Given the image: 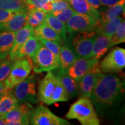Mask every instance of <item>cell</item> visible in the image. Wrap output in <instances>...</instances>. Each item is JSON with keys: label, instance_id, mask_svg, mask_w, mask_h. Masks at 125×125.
Segmentation results:
<instances>
[{"label": "cell", "instance_id": "cell-28", "mask_svg": "<svg viewBox=\"0 0 125 125\" xmlns=\"http://www.w3.org/2000/svg\"><path fill=\"white\" fill-rule=\"evenodd\" d=\"M111 48L114 46L124 43L125 42V21L122 20L117 28L116 30L109 38Z\"/></svg>", "mask_w": 125, "mask_h": 125}, {"label": "cell", "instance_id": "cell-22", "mask_svg": "<svg viewBox=\"0 0 125 125\" xmlns=\"http://www.w3.org/2000/svg\"><path fill=\"white\" fill-rule=\"evenodd\" d=\"M33 34L36 37H40L45 40L54 41L61 44L63 42L59 34L44 23L34 28Z\"/></svg>", "mask_w": 125, "mask_h": 125}, {"label": "cell", "instance_id": "cell-41", "mask_svg": "<svg viewBox=\"0 0 125 125\" xmlns=\"http://www.w3.org/2000/svg\"><path fill=\"white\" fill-rule=\"evenodd\" d=\"M15 1H19V2H21L26 3V1H27V0H15Z\"/></svg>", "mask_w": 125, "mask_h": 125}, {"label": "cell", "instance_id": "cell-18", "mask_svg": "<svg viewBox=\"0 0 125 125\" xmlns=\"http://www.w3.org/2000/svg\"><path fill=\"white\" fill-rule=\"evenodd\" d=\"M59 59L60 67L59 71L62 73H68L69 68L77 57L70 47L68 45H65L61 46Z\"/></svg>", "mask_w": 125, "mask_h": 125}, {"label": "cell", "instance_id": "cell-15", "mask_svg": "<svg viewBox=\"0 0 125 125\" xmlns=\"http://www.w3.org/2000/svg\"><path fill=\"white\" fill-rule=\"evenodd\" d=\"M34 28L29 24L26 25L24 27L15 32V39L13 45L9 54V58L11 60H15L19 50L22 46L29 36L33 33Z\"/></svg>", "mask_w": 125, "mask_h": 125}, {"label": "cell", "instance_id": "cell-14", "mask_svg": "<svg viewBox=\"0 0 125 125\" xmlns=\"http://www.w3.org/2000/svg\"><path fill=\"white\" fill-rule=\"evenodd\" d=\"M27 9L18 11L11 18L0 23V31L16 32L27 25Z\"/></svg>", "mask_w": 125, "mask_h": 125}, {"label": "cell", "instance_id": "cell-27", "mask_svg": "<svg viewBox=\"0 0 125 125\" xmlns=\"http://www.w3.org/2000/svg\"><path fill=\"white\" fill-rule=\"evenodd\" d=\"M46 12L41 9L31 8L27 10V24L35 28L44 23Z\"/></svg>", "mask_w": 125, "mask_h": 125}, {"label": "cell", "instance_id": "cell-1", "mask_svg": "<svg viewBox=\"0 0 125 125\" xmlns=\"http://www.w3.org/2000/svg\"><path fill=\"white\" fill-rule=\"evenodd\" d=\"M125 81L115 74L101 73L90 99L98 116L110 119L118 111L125 97Z\"/></svg>", "mask_w": 125, "mask_h": 125}, {"label": "cell", "instance_id": "cell-29", "mask_svg": "<svg viewBox=\"0 0 125 125\" xmlns=\"http://www.w3.org/2000/svg\"><path fill=\"white\" fill-rule=\"evenodd\" d=\"M0 9L18 12L27 8L26 3L15 0H0Z\"/></svg>", "mask_w": 125, "mask_h": 125}, {"label": "cell", "instance_id": "cell-31", "mask_svg": "<svg viewBox=\"0 0 125 125\" xmlns=\"http://www.w3.org/2000/svg\"><path fill=\"white\" fill-rule=\"evenodd\" d=\"M36 37L38 39L39 41L41 42V43H42L43 46L46 47L48 49H49L54 55L59 57V53H60L61 48V43L58 42L54 41L45 40V39L41 38L40 37Z\"/></svg>", "mask_w": 125, "mask_h": 125}, {"label": "cell", "instance_id": "cell-26", "mask_svg": "<svg viewBox=\"0 0 125 125\" xmlns=\"http://www.w3.org/2000/svg\"><path fill=\"white\" fill-rule=\"evenodd\" d=\"M122 20V18L119 16L107 22H100L96 30L97 33L106 36L109 38L115 32Z\"/></svg>", "mask_w": 125, "mask_h": 125}, {"label": "cell", "instance_id": "cell-39", "mask_svg": "<svg viewBox=\"0 0 125 125\" xmlns=\"http://www.w3.org/2000/svg\"><path fill=\"white\" fill-rule=\"evenodd\" d=\"M7 90L6 89V87L5 86L4 81L0 82V97L2 96L3 94L7 91Z\"/></svg>", "mask_w": 125, "mask_h": 125}, {"label": "cell", "instance_id": "cell-4", "mask_svg": "<svg viewBox=\"0 0 125 125\" xmlns=\"http://www.w3.org/2000/svg\"><path fill=\"white\" fill-rule=\"evenodd\" d=\"M35 74L55 70L60 67V59L41 43L38 49L31 57Z\"/></svg>", "mask_w": 125, "mask_h": 125}, {"label": "cell", "instance_id": "cell-20", "mask_svg": "<svg viewBox=\"0 0 125 125\" xmlns=\"http://www.w3.org/2000/svg\"><path fill=\"white\" fill-rule=\"evenodd\" d=\"M15 32L13 31H0V59L9 57L13 45Z\"/></svg>", "mask_w": 125, "mask_h": 125}, {"label": "cell", "instance_id": "cell-8", "mask_svg": "<svg viewBox=\"0 0 125 125\" xmlns=\"http://www.w3.org/2000/svg\"><path fill=\"white\" fill-rule=\"evenodd\" d=\"M100 23V21L93 17L75 12L65 25L67 33L73 34L75 32L96 31Z\"/></svg>", "mask_w": 125, "mask_h": 125}, {"label": "cell", "instance_id": "cell-10", "mask_svg": "<svg viewBox=\"0 0 125 125\" xmlns=\"http://www.w3.org/2000/svg\"><path fill=\"white\" fill-rule=\"evenodd\" d=\"M97 35L96 31L80 32L73 39V51L77 58L89 59L91 57L94 41Z\"/></svg>", "mask_w": 125, "mask_h": 125}, {"label": "cell", "instance_id": "cell-23", "mask_svg": "<svg viewBox=\"0 0 125 125\" xmlns=\"http://www.w3.org/2000/svg\"><path fill=\"white\" fill-rule=\"evenodd\" d=\"M19 103L11 89L7 90L0 97V116H3L6 113L12 110L19 105Z\"/></svg>", "mask_w": 125, "mask_h": 125}, {"label": "cell", "instance_id": "cell-7", "mask_svg": "<svg viewBox=\"0 0 125 125\" xmlns=\"http://www.w3.org/2000/svg\"><path fill=\"white\" fill-rule=\"evenodd\" d=\"M100 71L103 74H116L125 67V49L116 47L98 64Z\"/></svg>", "mask_w": 125, "mask_h": 125}, {"label": "cell", "instance_id": "cell-6", "mask_svg": "<svg viewBox=\"0 0 125 125\" xmlns=\"http://www.w3.org/2000/svg\"><path fill=\"white\" fill-rule=\"evenodd\" d=\"M36 83L37 76L33 73L12 89V93L19 103H26L30 105L38 103V94L36 92Z\"/></svg>", "mask_w": 125, "mask_h": 125}, {"label": "cell", "instance_id": "cell-38", "mask_svg": "<svg viewBox=\"0 0 125 125\" xmlns=\"http://www.w3.org/2000/svg\"><path fill=\"white\" fill-rule=\"evenodd\" d=\"M42 10H43L46 13L48 12H52V2H47L46 4H44L42 8L41 9Z\"/></svg>", "mask_w": 125, "mask_h": 125}, {"label": "cell", "instance_id": "cell-5", "mask_svg": "<svg viewBox=\"0 0 125 125\" xmlns=\"http://www.w3.org/2000/svg\"><path fill=\"white\" fill-rule=\"evenodd\" d=\"M32 70V61L30 56L16 59L9 75L4 81L6 89H12L26 79L30 75Z\"/></svg>", "mask_w": 125, "mask_h": 125}, {"label": "cell", "instance_id": "cell-12", "mask_svg": "<svg viewBox=\"0 0 125 125\" xmlns=\"http://www.w3.org/2000/svg\"><path fill=\"white\" fill-rule=\"evenodd\" d=\"M98 64L77 81L79 93L82 96L90 97L93 93L98 77L101 73Z\"/></svg>", "mask_w": 125, "mask_h": 125}, {"label": "cell", "instance_id": "cell-32", "mask_svg": "<svg viewBox=\"0 0 125 125\" xmlns=\"http://www.w3.org/2000/svg\"><path fill=\"white\" fill-rule=\"evenodd\" d=\"M75 12V10L71 7H68L58 11L52 12V13L57 19L62 22L65 23L74 15Z\"/></svg>", "mask_w": 125, "mask_h": 125}, {"label": "cell", "instance_id": "cell-25", "mask_svg": "<svg viewBox=\"0 0 125 125\" xmlns=\"http://www.w3.org/2000/svg\"><path fill=\"white\" fill-rule=\"evenodd\" d=\"M125 8V0H119L114 5L110 7L105 12H100L101 22H107L114 19L119 17L124 14Z\"/></svg>", "mask_w": 125, "mask_h": 125}, {"label": "cell", "instance_id": "cell-40", "mask_svg": "<svg viewBox=\"0 0 125 125\" xmlns=\"http://www.w3.org/2000/svg\"><path fill=\"white\" fill-rule=\"evenodd\" d=\"M6 125V122L5 121L2 116H0V125Z\"/></svg>", "mask_w": 125, "mask_h": 125}, {"label": "cell", "instance_id": "cell-16", "mask_svg": "<svg viewBox=\"0 0 125 125\" xmlns=\"http://www.w3.org/2000/svg\"><path fill=\"white\" fill-rule=\"evenodd\" d=\"M111 48H112L109 38L106 36L97 34L94 41L90 58L100 60Z\"/></svg>", "mask_w": 125, "mask_h": 125}, {"label": "cell", "instance_id": "cell-37", "mask_svg": "<svg viewBox=\"0 0 125 125\" xmlns=\"http://www.w3.org/2000/svg\"><path fill=\"white\" fill-rule=\"evenodd\" d=\"M87 1L89 3L92 7L96 9L100 8L101 5L100 0H87Z\"/></svg>", "mask_w": 125, "mask_h": 125}, {"label": "cell", "instance_id": "cell-11", "mask_svg": "<svg viewBox=\"0 0 125 125\" xmlns=\"http://www.w3.org/2000/svg\"><path fill=\"white\" fill-rule=\"evenodd\" d=\"M33 108L32 105L26 103H19V105L9 111L3 116L8 125H27L30 124V114Z\"/></svg>", "mask_w": 125, "mask_h": 125}, {"label": "cell", "instance_id": "cell-17", "mask_svg": "<svg viewBox=\"0 0 125 125\" xmlns=\"http://www.w3.org/2000/svg\"><path fill=\"white\" fill-rule=\"evenodd\" d=\"M69 2L75 12L90 16L101 22L100 12L92 7L87 0H70Z\"/></svg>", "mask_w": 125, "mask_h": 125}, {"label": "cell", "instance_id": "cell-35", "mask_svg": "<svg viewBox=\"0 0 125 125\" xmlns=\"http://www.w3.org/2000/svg\"><path fill=\"white\" fill-rule=\"evenodd\" d=\"M16 12L12 10L0 9V23L7 21L9 19L11 18Z\"/></svg>", "mask_w": 125, "mask_h": 125}, {"label": "cell", "instance_id": "cell-43", "mask_svg": "<svg viewBox=\"0 0 125 125\" xmlns=\"http://www.w3.org/2000/svg\"><path fill=\"white\" fill-rule=\"evenodd\" d=\"M1 59H0V61H1Z\"/></svg>", "mask_w": 125, "mask_h": 125}, {"label": "cell", "instance_id": "cell-2", "mask_svg": "<svg viewBox=\"0 0 125 125\" xmlns=\"http://www.w3.org/2000/svg\"><path fill=\"white\" fill-rule=\"evenodd\" d=\"M37 94L39 101L48 105L67 101L71 98L58 77L51 71H48L44 78L40 81Z\"/></svg>", "mask_w": 125, "mask_h": 125}, {"label": "cell", "instance_id": "cell-9", "mask_svg": "<svg viewBox=\"0 0 125 125\" xmlns=\"http://www.w3.org/2000/svg\"><path fill=\"white\" fill-rule=\"evenodd\" d=\"M30 123L33 125H69V122L54 114L43 105H39L31 109Z\"/></svg>", "mask_w": 125, "mask_h": 125}, {"label": "cell", "instance_id": "cell-42", "mask_svg": "<svg viewBox=\"0 0 125 125\" xmlns=\"http://www.w3.org/2000/svg\"><path fill=\"white\" fill-rule=\"evenodd\" d=\"M64 1H68V2H69V1H70V0H64Z\"/></svg>", "mask_w": 125, "mask_h": 125}, {"label": "cell", "instance_id": "cell-30", "mask_svg": "<svg viewBox=\"0 0 125 125\" xmlns=\"http://www.w3.org/2000/svg\"><path fill=\"white\" fill-rule=\"evenodd\" d=\"M15 60L7 58L0 61V82H2L8 77L11 71Z\"/></svg>", "mask_w": 125, "mask_h": 125}, {"label": "cell", "instance_id": "cell-36", "mask_svg": "<svg viewBox=\"0 0 125 125\" xmlns=\"http://www.w3.org/2000/svg\"><path fill=\"white\" fill-rule=\"evenodd\" d=\"M119 0H100L101 4L106 6V7H112L116 4Z\"/></svg>", "mask_w": 125, "mask_h": 125}, {"label": "cell", "instance_id": "cell-3", "mask_svg": "<svg viewBox=\"0 0 125 125\" xmlns=\"http://www.w3.org/2000/svg\"><path fill=\"white\" fill-rule=\"evenodd\" d=\"M68 119L78 120L82 125H99L100 120L89 97H81L70 107L65 115Z\"/></svg>", "mask_w": 125, "mask_h": 125}, {"label": "cell", "instance_id": "cell-24", "mask_svg": "<svg viewBox=\"0 0 125 125\" xmlns=\"http://www.w3.org/2000/svg\"><path fill=\"white\" fill-rule=\"evenodd\" d=\"M44 23L56 31L60 36L62 41L65 42H67L68 38H67V32L65 23L57 19L52 12L46 13Z\"/></svg>", "mask_w": 125, "mask_h": 125}, {"label": "cell", "instance_id": "cell-13", "mask_svg": "<svg viewBox=\"0 0 125 125\" xmlns=\"http://www.w3.org/2000/svg\"><path fill=\"white\" fill-rule=\"evenodd\" d=\"M99 63V60L94 58H77L68 70V74L76 82Z\"/></svg>", "mask_w": 125, "mask_h": 125}, {"label": "cell", "instance_id": "cell-21", "mask_svg": "<svg viewBox=\"0 0 125 125\" xmlns=\"http://www.w3.org/2000/svg\"><path fill=\"white\" fill-rule=\"evenodd\" d=\"M56 76L58 77L70 97H76L79 96L80 93L78 88V82L73 79L68 73H62L59 71Z\"/></svg>", "mask_w": 125, "mask_h": 125}, {"label": "cell", "instance_id": "cell-19", "mask_svg": "<svg viewBox=\"0 0 125 125\" xmlns=\"http://www.w3.org/2000/svg\"><path fill=\"white\" fill-rule=\"evenodd\" d=\"M40 43L41 42L35 35L33 33L31 34L22 46L20 47L16 56V59L20 58L26 56L31 57L38 49Z\"/></svg>", "mask_w": 125, "mask_h": 125}, {"label": "cell", "instance_id": "cell-34", "mask_svg": "<svg viewBox=\"0 0 125 125\" xmlns=\"http://www.w3.org/2000/svg\"><path fill=\"white\" fill-rule=\"evenodd\" d=\"M47 2L48 1L46 0H27L26 5L27 9L31 8L41 9Z\"/></svg>", "mask_w": 125, "mask_h": 125}, {"label": "cell", "instance_id": "cell-33", "mask_svg": "<svg viewBox=\"0 0 125 125\" xmlns=\"http://www.w3.org/2000/svg\"><path fill=\"white\" fill-rule=\"evenodd\" d=\"M51 2L52 7V12L58 11L65 8L70 7V2L64 0H54V1H51Z\"/></svg>", "mask_w": 125, "mask_h": 125}]
</instances>
